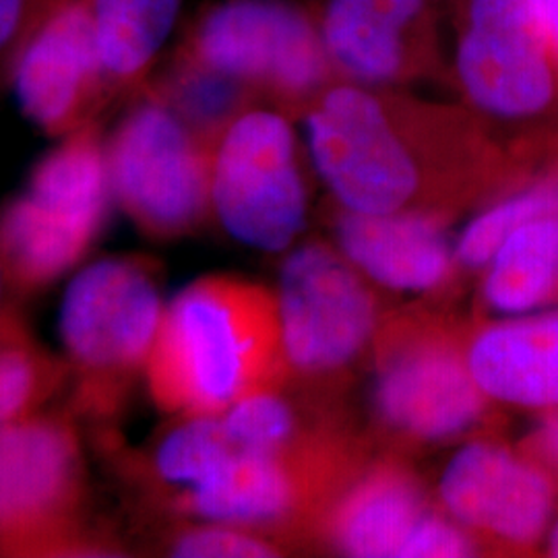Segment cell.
<instances>
[{"label":"cell","instance_id":"9a60e30c","mask_svg":"<svg viewBox=\"0 0 558 558\" xmlns=\"http://www.w3.org/2000/svg\"><path fill=\"white\" fill-rule=\"evenodd\" d=\"M465 362L480 391L525 410L558 408V308L480 327Z\"/></svg>","mask_w":558,"mask_h":558},{"label":"cell","instance_id":"4316f807","mask_svg":"<svg viewBox=\"0 0 558 558\" xmlns=\"http://www.w3.org/2000/svg\"><path fill=\"white\" fill-rule=\"evenodd\" d=\"M476 550L478 544L472 532L459 525L458 521L428 513L405 544L401 558L474 557Z\"/></svg>","mask_w":558,"mask_h":558},{"label":"cell","instance_id":"8fae6325","mask_svg":"<svg viewBox=\"0 0 558 558\" xmlns=\"http://www.w3.org/2000/svg\"><path fill=\"white\" fill-rule=\"evenodd\" d=\"M9 77L23 114L48 135L66 137L92 124L108 80L85 0H48Z\"/></svg>","mask_w":558,"mask_h":558},{"label":"cell","instance_id":"484cf974","mask_svg":"<svg viewBox=\"0 0 558 558\" xmlns=\"http://www.w3.org/2000/svg\"><path fill=\"white\" fill-rule=\"evenodd\" d=\"M240 81L201 66L197 73L180 83L174 108L182 119L197 126H216L230 119L239 100Z\"/></svg>","mask_w":558,"mask_h":558},{"label":"cell","instance_id":"3957f363","mask_svg":"<svg viewBox=\"0 0 558 558\" xmlns=\"http://www.w3.org/2000/svg\"><path fill=\"white\" fill-rule=\"evenodd\" d=\"M160 286L147 260L110 257L85 267L71 281L60 308L75 408L85 418L119 416L163 317Z\"/></svg>","mask_w":558,"mask_h":558},{"label":"cell","instance_id":"f546056e","mask_svg":"<svg viewBox=\"0 0 558 558\" xmlns=\"http://www.w3.org/2000/svg\"><path fill=\"white\" fill-rule=\"evenodd\" d=\"M544 36L558 64V0H534Z\"/></svg>","mask_w":558,"mask_h":558},{"label":"cell","instance_id":"9c48e42d","mask_svg":"<svg viewBox=\"0 0 558 558\" xmlns=\"http://www.w3.org/2000/svg\"><path fill=\"white\" fill-rule=\"evenodd\" d=\"M470 101L502 122H538L558 108V64L534 0H472L458 48Z\"/></svg>","mask_w":558,"mask_h":558},{"label":"cell","instance_id":"6da1fadb","mask_svg":"<svg viewBox=\"0 0 558 558\" xmlns=\"http://www.w3.org/2000/svg\"><path fill=\"white\" fill-rule=\"evenodd\" d=\"M281 366L278 299L255 283L211 276L163 311L145 379L163 412L218 416L274 389Z\"/></svg>","mask_w":558,"mask_h":558},{"label":"cell","instance_id":"e0dca14e","mask_svg":"<svg viewBox=\"0 0 558 558\" xmlns=\"http://www.w3.org/2000/svg\"><path fill=\"white\" fill-rule=\"evenodd\" d=\"M428 513L416 480L398 468H380L339 500L331 538L348 557L401 558Z\"/></svg>","mask_w":558,"mask_h":558},{"label":"cell","instance_id":"52a82bcc","mask_svg":"<svg viewBox=\"0 0 558 558\" xmlns=\"http://www.w3.org/2000/svg\"><path fill=\"white\" fill-rule=\"evenodd\" d=\"M306 141L341 209L385 216L410 211L418 197V161L371 92L354 85L329 89L306 117Z\"/></svg>","mask_w":558,"mask_h":558},{"label":"cell","instance_id":"ac0fdd59","mask_svg":"<svg viewBox=\"0 0 558 558\" xmlns=\"http://www.w3.org/2000/svg\"><path fill=\"white\" fill-rule=\"evenodd\" d=\"M422 0H331L323 44L336 64L364 83L396 80L403 66V36Z\"/></svg>","mask_w":558,"mask_h":558},{"label":"cell","instance_id":"277c9868","mask_svg":"<svg viewBox=\"0 0 558 558\" xmlns=\"http://www.w3.org/2000/svg\"><path fill=\"white\" fill-rule=\"evenodd\" d=\"M112 199L96 124L62 137L25 193L0 214V259L11 288L34 292L73 269L98 239Z\"/></svg>","mask_w":558,"mask_h":558},{"label":"cell","instance_id":"d4e9b609","mask_svg":"<svg viewBox=\"0 0 558 558\" xmlns=\"http://www.w3.org/2000/svg\"><path fill=\"white\" fill-rule=\"evenodd\" d=\"M170 555L180 558H265L279 557V550L253 530L203 521L174 536Z\"/></svg>","mask_w":558,"mask_h":558},{"label":"cell","instance_id":"f1b7e54d","mask_svg":"<svg viewBox=\"0 0 558 558\" xmlns=\"http://www.w3.org/2000/svg\"><path fill=\"white\" fill-rule=\"evenodd\" d=\"M523 456L534 459L555 482L558 493V412L548 416L523 442Z\"/></svg>","mask_w":558,"mask_h":558},{"label":"cell","instance_id":"30bf717a","mask_svg":"<svg viewBox=\"0 0 558 558\" xmlns=\"http://www.w3.org/2000/svg\"><path fill=\"white\" fill-rule=\"evenodd\" d=\"M488 401L449 336L405 323L380 341L375 408L393 433L420 442L453 439L484 418Z\"/></svg>","mask_w":558,"mask_h":558},{"label":"cell","instance_id":"8992f818","mask_svg":"<svg viewBox=\"0 0 558 558\" xmlns=\"http://www.w3.org/2000/svg\"><path fill=\"white\" fill-rule=\"evenodd\" d=\"M209 193L232 239L263 253L290 248L306 221V189L288 120L269 110L230 120L211 156Z\"/></svg>","mask_w":558,"mask_h":558},{"label":"cell","instance_id":"7402d4cb","mask_svg":"<svg viewBox=\"0 0 558 558\" xmlns=\"http://www.w3.org/2000/svg\"><path fill=\"white\" fill-rule=\"evenodd\" d=\"M558 214V163L470 221L456 244V265L478 271L519 226Z\"/></svg>","mask_w":558,"mask_h":558},{"label":"cell","instance_id":"7c38bea8","mask_svg":"<svg viewBox=\"0 0 558 558\" xmlns=\"http://www.w3.org/2000/svg\"><path fill=\"white\" fill-rule=\"evenodd\" d=\"M440 502L468 532L507 550H534L550 525L557 486L534 459L472 440L447 463Z\"/></svg>","mask_w":558,"mask_h":558},{"label":"cell","instance_id":"1f68e13d","mask_svg":"<svg viewBox=\"0 0 558 558\" xmlns=\"http://www.w3.org/2000/svg\"><path fill=\"white\" fill-rule=\"evenodd\" d=\"M9 286V279H7V274H4V265H2V259H0V317H2V313L9 308V306H4L2 302H4V288Z\"/></svg>","mask_w":558,"mask_h":558},{"label":"cell","instance_id":"4dcf8cb0","mask_svg":"<svg viewBox=\"0 0 558 558\" xmlns=\"http://www.w3.org/2000/svg\"><path fill=\"white\" fill-rule=\"evenodd\" d=\"M546 555L558 558V521L550 527L546 536Z\"/></svg>","mask_w":558,"mask_h":558},{"label":"cell","instance_id":"83f0119b","mask_svg":"<svg viewBox=\"0 0 558 558\" xmlns=\"http://www.w3.org/2000/svg\"><path fill=\"white\" fill-rule=\"evenodd\" d=\"M46 4L48 0H0V75H9L21 44Z\"/></svg>","mask_w":558,"mask_h":558},{"label":"cell","instance_id":"ffe728a7","mask_svg":"<svg viewBox=\"0 0 558 558\" xmlns=\"http://www.w3.org/2000/svg\"><path fill=\"white\" fill-rule=\"evenodd\" d=\"M182 0H85L108 85L140 80L160 54Z\"/></svg>","mask_w":558,"mask_h":558},{"label":"cell","instance_id":"603a6c76","mask_svg":"<svg viewBox=\"0 0 558 558\" xmlns=\"http://www.w3.org/2000/svg\"><path fill=\"white\" fill-rule=\"evenodd\" d=\"M236 442L218 416H184L154 449L151 472L161 486L172 488L174 499L207 478Z\"/></svg>","mask_w":558,"mask_h":558},{"label":"cell","instance_id":"cb8c5ba5","mask_svg":"<svg viewBox=\"0 0 558 558\" xmlns=\"http://www.w3.org/2000/svg\"><path fill=\"white\" fill-rule=\"evenodd\" d=\"M221 420L230 439L244 449L288 453L296 439V414L274 389L239 399Z\"/></svg>","mask_w":558,"mask_h":558},{"label":"cell","instance_id":"5bb4252c","mask_svg":"<svg viewBox=\"0 0 558 558\" xmlns=\"http://www.w3.org/2000/svg\"><path fill=\"white\" fill-rule=\"evenodd\" d=\"M336 239L364 276L398 292H428L451 276L456 248L433 211L366 216L341 209Z\"/></svg>","mask_w":558,"mask_h":558},{"label":"cell","instance_id":"7a4b0ae2","mask_svg":"<svg viewBox=\"0 0 558 558\" xmlns=\"http://www.w3.org/2000/svg\"><path fill=\"white\" fill-rule=\"evenodd\" d=\"M92 525L80 428L66 414H32L0 428V558L112 557Z\"/></svg>","mask_w":558,"mask_h":558},{"label":"cell","instance_id":"44dd1931","mask_svg":"<svg viewBox=\"0 0 558 558\" xmlns=\"http://www.w3.org/2000/svg\"><path fill=\"white\" fill-rule=\"evenodd\" d=\"M66 380V362L48 354L9 306L0 317V428L41 412Z\"/></svg>","mask_w":558,"mask_h":558},{"label":"cell","instance_id":"ba28073f","mask_svg":"<svg viewBox=\"0 0 558 558\" xmlns=\"http://www.w3.org/2000/svg\"><path fill=\"white\" fill-rule=\"evenodd\" d=\"M281 352L302 375H331L354 362L377 327V300L356 267L313 242L281 265Z\"/></svg>","mask_w":558,"mask_h":558},{"label":"cell","instance_id":"5b68a950","mask_svg":"<svg viewBox=\"0 0 558 558\" xmlns=\"http://www.w3.org/2000/svg\"><path fill=\"white\" fill-rule=\"evenodd\" d=\"M106 160L112 199L147 236H182L211 207V158L163 101H143L120 120Z\"/></svg>","mask_w":558,"mask_h":558},{"label":"cell","instance_id":"4fadbf2b","mask_svg":"<svg viewBox=\"0 0 558 558\" xmlns=\"http://www.w3.org/2000/svg\"><path fill=\"white\" fill-rule=\"evenodd\" d=\"M199 66L236 81H260L286 94L313 89L323 75L317 36L296 9L279 0H230L197 32Z\"/></svg>","mask_w":558,"mask_h":558},{"label":"cell","instance_id":"d6986e66","mask_svg":"<svg viewBox=\"0 0 558 558\" xmlns=\"http://www.w3.org/2000/svg\"><path fill=\"white\" fill-rule=\"evenodd\" d=\"M558 302V214L513 230L484 267L482 304L507 317Z\"/></svg>","mask_w":558,"mask_h":558},{"label":"cell","instance_id":"2e32d148","mask_svg":"<svg viewBox=\"0 0 558 558\" xmlns=\"http://www.w3.org/2000/svg\"><path fill=\"white\" fill-rule=\"evenodd\" d=\"M300 500L296 468L288 453L234 447L220 465L174 499V509L205 523L265 530L292 518Z\"/></svg>","mask_w":558,"mask_h":558}]
</instances>
